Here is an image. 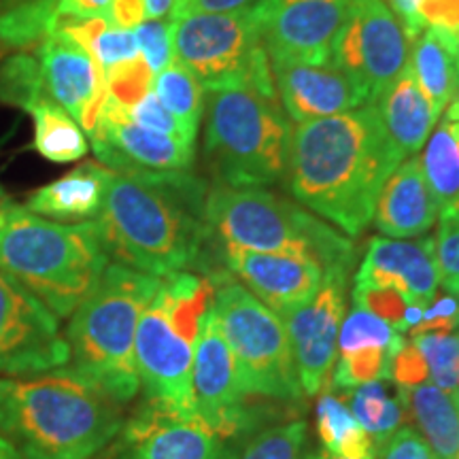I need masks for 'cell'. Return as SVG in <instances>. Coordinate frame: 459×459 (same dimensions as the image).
<instances>
[{
  "mask_svg": "<svg viewBox=\"0 0 459 459\" xmlns=\"http://www.w3.org/2000/svg\"><path fill=\"white\" fill-rule=\"evenodd\" d=\"M402 160L370 102L298 124L283 181L298 203L355 238L368 228L381 187Z\"/></svg>",
  "mask_w": 459,
  "mask_h": 459,
  "instance_id": "6da1fadb",
  "label": "cell"
},
{
  "mask_svg": "<svg viewBox=\"0 0 459 459\" xmlns=\"http://www.w3.org/2000/svg\"><path fill=\"white\" fill-rule=\"evenodd\" d=\"M206 196L192 172H113L94 220L108 257L158 279L187 271L211 238Z\"/></svg>",
  "mask_w": 459,
  "mask_h": 459,
  "instance_id": "7a4b0ae2",
  "label": "cell"
},
{
  "mask_svg": "<svg viewBox=\"0 0 459 459\" xmlns=\"http://www.w3.org/2000/svg\"><path fill=\"white\" fill-rule=\"evenodd\" d=\"M124 421V406L71 366L0 377V438L22 459H94Z\"/></svg>",
  "mask_w": 459,
  "mask_h": 459,
  "instance_id": "3957f363",
  "label": "cell"
},
{
  "mask_svg": "<svg viewBox=\"0 0 459 459\" xmlns=\"http://www.w3.org/2000/svg\"><path fill=\"white\" fill-rule=\"evenodd\" d=\"M96 221L62 223L17 204L0 186V273L68 319L108 266Z\"/></svg>",
  "mask_w": 459,
  "mask_h": 459,
  "instance_id": "277c9868",
  "label": "cell"
},
{
  "mask_svg": "<svg viewBox=\"0 0 459 459\" xmlns=\"http://www.w3.org/2000/svg\"><path fill=\"white\" fill-rule=\"evenodd\" d=\"M158 277L108 262L99 285L68 317L66 366L124 409L141 392L134 361L136 328L160 287Z\"/></svg>",
  "mask_w": 459,
  "mask_h": 459,
  "instance_id": "5b68a950",
  "label": "cell"
},
{
  "mask_svg": "<svg viewBox=\"0 0 459 459\" xmlns=\"http://www.w3.org/2000/svg\"><path fill=\"white\" fill-rule=\"evenodd\" d=\"M213 300L215 283L209 274L172 273L160 281L136 328L134 361L145 402L186 421H198L192 392L194 349Z\"/></svg>",
  "mask_w": 459,
  "mask_h": 459,
  "instance_id": "8992f818",
  "label": "cell"
},
{
  "mask_svg": "<svg viewBox=\"0 0 459 459\" xmlns=\"http://www.w3.org/2000/svg\"><path fill=\"white\" fill-rule=\"evenodd\" d=\"M209 234L223 245L273 254H298L317 260L324 273L351 268L355 247L341 232L290 200L262 187L217 183L206 196Z\"/></svg>",
  "mask_w": 459,
  "mask_h": 459,
  "instance_id": "52a82bcc",
  "label": "cell"
},
{
  "mask_svg": "<svg viewBox=\"0 0 459 459\" xmlns=\"http://www.w3.org/2000/svg\"><path fill=\"white\" fill-rule=\"evenodd\" d=\"M291 134L279 100L254 90L211 91L204 158L220 186L266 187L283 179Z\"/></svg>",
  "mask_w": 459,
  "mask_h": 459,
  "instance_id": "ba28073f",
  "label": "cell"
},
{
  "mask_svg": "<svg viewBox=\"0 0 459 459\" xmlns=\"http://www.w3.org/2000/svg\"><path fill=\"white\" fill-rule=\"evenodd\" d=\"M170 24L172 57L196 74L204 90H254L277 100L254 4L230 13H194Z\"/></svg>",
  "mask_w": 459,
  "mask_h": 459,
  "instance_id": "9c48e42d",
  "label": "cell"
},
{
  "mask_svg": "<svg viewBox=\"0 0 459 459\" xmlns=\"http://www.w3.org/2000/svg\"><path fill=\"white\" fill-rule=\"evenodd\" d=\"M215 283L213 308L234 355L245 394L273 400H298L294 349L283 319L262 304L232 274L211 273Z\"/></svg>",
  "mask_w": 459,
  "mask_h": 459,
  "instance_id": "30bf717a",
  "label": "cell"
},
{
  "mask_svg": "<svg viewBox=\"0 0 459 459\" xmlns=\"http://www.w3.org/2000/svg\"><path fill=\"white\" fill-rule=\"evenodd\" d=\"M411 41L385 0H351L332 45L330 65L364 85L370 102L409 65Z\"/></svg>",
  "mask_w": 459,
  "mask_h": 459,
  "instance_id": "8fae6325",
  "label": "cell"
},
{
  "mask_svg": "<svg viewBox=\"0 0 459 459\" xmlns=\"http://www.w3.org/2000/svg\"><path fill=\"white\" fill-rule=\"evenodd\" d=\"M68 359L56 315L0 273V375H39Z\"/></svg>",
  "mask_w": 459,
  "mask_h": 459,
  "instance_id": "7c38bea8",
  "label": "cell"
},
{
  "mask_svg": "<svg viewBox=\"0 0 459 459\" xmlns=\"http://www.w3.org/2000/svg\"><path fill=\"white\" fill-rule=\"evenodd\" d=\"M194 411L198 421L220 434L221 438H237L254 428L245 392L240 385L234 355L220 328L215 308L211 307L200 324L192 366Z\"/></svg>",
  "mask_w": 459,
  "mask_h": 459,
  "instance_id": "4fadbf2b",
  "label": "cell"
},
{
  "mask_svg": "<svg viewBox=\"0 0 459 459\" xmlns=\"http://www.w3.org/2000/svg\"><path fill=\"white\" fill-rule=\"evenodd\" d=\"M351 0H257L254 13L268 57L330 65Z\"/></svg>",
  "mask_w": 459,
  "mask_h": 459,
  "instance_id": "5bb4252c",
  "label": "cell"
},
{
  "mask_svg": "<svg viewBox=\"0 0 459 459\" xmlns=\"http://www.w3.org/2000/svg\"><path fill=\"white\" fill-rule=\"evenodd\" d=\"M94 459H238V453L203 423L143 402Z\"/></svg>",
  "mask_w": 459,
  "mask_h": 459,
  "instance_id": "9a60e30c",
  "label": "cell"
},
{
  "mask_svg": "<svg viewBox=\"0 0 459 459\" xmlns=\"http://www.w3.org/2000/svg\"><path fill=\"white\" fill-rule=\"evenodd\" d=\"M90 141L99 162L117 175L189 172L194 166L192 143L143 128L132 122L128 108L108 96Z\"/></svg>",
  "mask_w": 459,
  "mask_h": 459,
  "instance_id": "2e32d148",
  "label": "cell"
},
{
  "mask_svg": "<svg viewBox=\"0 0 459 459\" xmlns=\"http://www.w3.org/2000/svg\"><path fill=\"white\" fill-rule=\"evenodd\" d=\"M349 271L351 268L325 271L313 300L307 307L281 317L294 349L298 381L304 395L319 394L334 366Z\"/></svg>",
  "mask_w": 459,
  "mask_h": 459,
  "instance_id": "e0dca14e",
  "label": "cell"
},
{
  "mask_svg": "<svg viewBox=\"0 0 459 459\" xmlns=\"http://www.w3.org/2000/svg\"><path fill=\"white\" fill-rule=\"evenodd\" d=\"M223 262L232 277L279 317L307 307L324 281V266L298 254H273L223 245Z\"/></svg>",
  "mask_w": 459,
  "mask_h": 459,
  "instance_id": "ac0fdd59",
  "label": "cell"
},
{
  "mask_svg": "<svg viewBox=\"0 0 459 459\" xmlns=\"http://www.w3.org/2000/svg\"><path fill=\"white\" fill-rule=\"evenodd\" d=\"M34 56L41 65L49 99L90 134L107 100V79L99 62L88 49L57 30H51Z\"/></svg>",
  "mask_w": 459,
  "mask_h": 459,
  "instance_id": "d6986e66",
  "label": "cell"
},
{
  "mask_svg": "<svg viewBox=\"0 0 459 459\" xmlns=\"http://www.w3.org/2000/svg\"><path fill=\"white\" fill-rule=\"evenodd\" d=\"M271 68L287 119H294L296 124L370 105L364 85L334 65H308L273 57Z\"/></svg>",
  "mask_w": 459,
  "mask_h": 459,
  "instance_id": "ffe728a7",
  "label": "cell"
},
{
  "mask_svg": "<svg viewBox=\"0 0 459 459\" xmlns=\"http://www.w3.org/2000/svg\"><path fill=\"white\" fill-rule=\"evenodd\" d=\"M355 285L398 291L409 304L426 308L440 285L434 240L372 238L355 274Z\"/></svg>",
  "mask_w": 459,
  "mask_h": 459,
  "instance_id": "44dd1931",
  "label": "cell"
},
{
  "mask_svg": "<svg viewBox=\"0 0 459 459\" xmlns=\"http://www.w3.org/2000/svg\"><path fill=\"white\" fill-rule=\"evenodd\" d=\"M438 215L440 206L423 177L419 156H411L381 187L372 221L385 237L415 238L429 232Z\"/></svg>",
  "mask_w": 459,
  "mask_h": 459,
  "instance_id": "7402d4cb",
  "label": "cell"
},
{
  "mask_svg": "<svg viewBox=\"0 0 459 459\" xmlns=\"http://www.w3.org/2000/svg\"><path fill=\"white\" fill-rule=\"evenodd\" d=\"M113 170L99 162H83L60 179L39 187L26 200V209L54 221H94L105 204Z\"/></svg>",
  "mask_w": 459,
  "mask_h": 459,
  "instance_id": "603a6c76",
  "label": "cell"
},
{
  "mask_svg": "<svg viewBox=\"0 0 459 459\" xmlns=\"http://www.w3.org/2000/svg\"><path fill=\"white\" fill-rule=\"evenodd\" d=\"M377 107L389 139L402 158L417 156L426 145L436 119L440 117L423 90L419 88L411 65L372 102Z\"/></svg>",
  "mask_w": 459,
  "mask_h": 459,
  "instance_id": "cb8c5ba5",
  "label": "cell"
},
{
  "mask_svg": "<svg viewBox=\"0 0 459 459\" xmlns=\"http://www.w3.org/2000/svg\"><path fill=\"white\" fill-rule=\"evenodd\" d=\"M398 400L436 459H459V412L451 394L426 381L398 387Z\"/></svg>",
  "mask_w": 459,
  "mask_h": 459,
  "instance_id": "d4e9b609",
  "label": "cell"
},
{
  "mask_svg": "<svg viewBox=\"0 0 459 459\" xmlns=\"http://www.w3.org/2000/svg\"><path fill=\"white\" fill-rule=\"evenodd\" d=\"M409 65L419 88L432 102L436 113H443L459 90V60L455 34L443 28L426 26L411 41Z\"/></svg>",
  "mask_w": 459,
  "mask_h": 459,
  "instance_id": "484cf974",
  "label": "cell"
},
{
  "mask_svg": "<svg viewBox=\"0 0 459 459\" xmlns=\"http://www.w3.org/2000/svg\"><path fill=\"white\" fill-rule=\"evenodd\" d=\"M57 22V0H0V57L30 51Z\"/></svg>",
  "mask_w": 459,
  "mask_h": 459,
  "instance_id": "4316f807",
  "label": "cell"
},
{
  "mask_svg": "<svg viewBox=\"0 0 459 459\" xmlns=\"http://www.w3.org/2000/svg\"><path fill=\"white\" fill-rule=\"evenodd\" d=\"M28 115L34 122L32 145L39 156L56 164H68L90 152L88 134L82 126L51 99L39 102Z\"/></svg>",
  "mask_w": 459,
  "mask_h": 459,
  "instance_id": "83f0119b",
  "label": "cell"
},
{
  "mask_svg": "<svg viewBox=\"0 0 459 459\" xmlns=\"http://www.w3.org/2000/svg\"><path fill=\"white\" fill-rule=\"evenodd\" d=\"M317 434L324 451L344 459H377L370 434L359 426L351 409L334 394L325 392L317 402Z\"/></svg>",
  "mask_w": 459,
  "mask_h": 459,
  "instance_id": "f1b7e54d",
  "label": "cell"
},
{
  "mask_svg": "<svg viewBox=\"0 0 459 459\" xmlns=\"http://www.w3.org/2000/svg\"><path fill=\"white\" fill-rule=\"evenodd\" d=\"M419 156L423 177L440 211L459 198V122L445 115Z\"/></svg>",
  "mask_w": 459,
  "mask_h": 459,
  "instance_id": "f546056e",
  "label": "cell"
},
{
  "mask_svg": "<svg viewBox=\"0 0 459 459\" xmlns=\"http://www.w3.org/2000/svg\"><path fill=\"white\" fill-rule=\"evenodd\" d=\"M152 90L179 122L187 139L196 143L200 119L204 115V88L196 74L172 60L162 73L153 77Z\"/></svg>",
  "mask_w": 459,
  "mask_h": 459,
  "instance_id": "4dcf8cb0",
  "label": "cell"
},
{
  "mask_svg": "<svg viewBox=\"0 0 459 459\" xmlns=\"http://www.w3.org/2000/svg\"><path fill=\"white\" fill-rule=\"evenodd\" d=\"M349 409H351L353 417L358 419L359 426L370 434L372 443L377 446V453L398 432L402 423L406 421L400 400L389 395L385 383L381 378L355 387Z\"/></svg>",
  "mask_w": 459,
  "mask_h": 459,
  "instance_id": "1f68e13d",
  "label": "cell"
},
{
  "mask_svg": "<svg viewBox=\"0 0 459 459\" xmlns=\"http://www.w3.org/2000/svg\"><path fill=\"white\" fill-rule=\"evenodd\" d=\"M41 65L32 51H17L0 62V105L17 107L30 113L39 102L48 100Z\"/></svg>",
  "mask_w": 459,
  "mask_h": 459,
  "instance_id": "d6a6232c",
  "label": "cell"
},
{
  "mask_svg": "<svg viewBox=\"0 0 459 459\" xmlns=\"http://www.w3.org/2000/svg\"><path fill=\"white\" fill-rule=\"evenodd\" d=\"M402 342H404V338L392 324L353 304L351 313L347 315V319H342L341 330H338L336 351L338 355H344L366 347H383L398 351Z\"/></svg>",
  "mask_w": 459,
  "mask_h": 459,
  "instance_id": "836d02e7",
  "label": "cell"
},
{
  "mask_svg": "<svg viewBox=\"0 0 459 459\" xmlns=\"http://www.w3.org/2000/svg\"><path fill=\"white\" fill-rule=\"evenodd\" d=\"M426 361L428 377L436 387L451 394L459 389V334H415L411 336Z\"/></svg>",
  "mask_w": 459,
  "mask_h": 459,
  "instance_id": "e575fe53",
  "label": "cell"
},
{
  "mask_svg": "<svg viewBox=\"0 0 459 459\" xmlns=\"http://www.w3.org/2000/svg\"><path fill=\"white\" fill-rule=\"evenodd\" d=\"M308 426L302 419L264 429L247 445L238 459H304Z\"/></svg>",
  "mask_w": 459,
  "mask_h": 459,
  "instance_id": "d590c367",
  "label": "cell"
},
{
  "mask_svg": "<svg viewBox=\"0 0 459 459\" xmlns=\"http://www.w3.org/2000/svg\"><path fill=\"white\" fill-rule=\"evenodd\" d=\"M395 351L383 347H366L359 351L338 355L332 385L338 389H353L368 381L389 378Z\"/></svg>",
  "mask_w": 459,
  "mask_h": 459,
  "instance_id": "8d00e7d4",
  "label": "cell"
},
{
  "mask_svg": "<svg viewBox=\"0 0 459 459\" xmlns=\"http://www.w3.org/2000/svg\"><path fill=\"white\" fill-rule=\"evenodd\" d=\"M107 96L119 105L130 108L136 100L143 99L153 83V73L149 71L145 60L139 56L136 60L105 73Z\"/></svg>",
  "mask_w": 459,
  "mask_h": 459,
  "instance_id": "74e56055",
  "label": "cell"
},
{
  "mask_svg": "<svg viewBox=\"0 0 459 459\" xmlns=\"http://www.w3.org/2000/svg\"><path fill=\"white\" fill-rule=\"evenodd\" d=\"M132 30H134L136 43H139L141 57L156 77L175 60L172 57V24L164 20H147Z\"/></svg>",
  "mask_w": 459,
  "mask_h": 459,
  "instance_id": "f35d334b",
  "label": "cell"
},
{
  "mask_svg": "<svg viewBox=\"0 0 459 459\" xmlns=\"http://www.w3.org/2000/svg\"><path fill=\"white\" fill-rule=\"evenodd\" d=\"M128 115H130L132 122L143 126V128L160 132V134H166V136H175V139H181L186 143H192L186 136V132H183L179 122H177L169 108L160 102V99L153 90H149L143 99L136 100L134 105L128 108Z\"/></svg>",
  "mask_w": 459,
  "mask_h": 459,
  "instance_id": "ab89813d",
  "label": "cell"
},
{
  "mask_svg": "<svg viewBox=\"0 0 459 459\" xmlns=\"http://www.w3.org/2000/svg\"><path fill=\"white\" fill-rule=\"evenodd\" d=\"M434 240V260L440 274V285L459 281V223L440 221Z\"/></svg>",
  "mask_w": 459,
  "mask_h": 459,
  "instance_id": "60d3db41",
  "label": "cell"
},
{
  "mask_svg": "<svg viewBox=\"0 0 459 459\" xmlns=\"http://www.w3.org/2000/svg\"><path fill=\"white\" fill-rule=\"evenodd\" d=\"M459 330V302L455 296L445 294L434 298L423 311V319L417 328L411 330L415 334H453Z\"/></svg>",
  "mask_w": 459,
  "mask_h": 459,
  "instance_id": "b9f144b4",
  "label": "cell"
},
{
  "mask_svg": "<svg viewBox=\"0 0 459 459\" xmlns=\"http://www.w3.org/2000/svg\"><path fill=\"white\" fill-rule=\"evenodd\" d=\"M389 378H392L398 387L419 385V383H426L429 378L426 361H423L421 353L417 351V347L411 341L402 342V347L395 351Z\"/></svg>",
  "mask_w": 459,
  "mask_h": 459,
  "instance_id": "7bdbcfd3",
  "label": "cell"
},
{
  "mask_svg": "<svg viewBox=\"0 0 459 459\" xmlns=\"http://www.w3.org/2000/svg\"><path fill=\"white\" fill-rule=\"evenodd\" d=\"M378 453L381 459H436L426 438L412 428H400Z\"/></svg>",
  "mask_w": 459,
  "mask_h": 459,
  "instance_id": "ee69618b",
  "label": "cell"
},
{
  "mask_svg": "<svg viewBox=\"0 0 459 459\" xmlns=\"http://www.w3.org/2000/svg\"><path fill=\"white\" fill-rule=\"evenodd\" d=\"M419 20L423 26L443 28L455 34L459 30V0H421Z\"/></svg>",
  "mask_w": 459,
  "mask_h": 459,
  "instance_id": "f6af8a7d",
  "label": "cell"
},
{
  "mask_svg": "<svg viewBox=\"0 0 459 459\" xmlns=\"http://www.w3.org/2000/svg\"><path fill=\"white\" fill-rule=\"evenodd\" d=\"M254 3L255 0H177L170 22L194 13H230V11L251 7Z\"/></svg>",
  "mask_w": 459,
  "mask_h": 459,
  "instance_id": "bcb514c9",
  "label": "cell"
},
{
  "mask_svg": "<svg viewBox=\"0 0 459 459\" xmlns=\"http://www.w3.org/2000/svg\"><path fill=\"white\" fill-rule=\"evenodd\" d=\"M113 0H57V15L79 20H107Z\"/></svg>",
  "mask_w": 459,
  "mask_h": 459,
  "instance_id": "7dc6e473",
  "label": "cell"
},
{
  "mask_svg": "<svg viewBox=\"0 0 459 459\" xmlns=\"http://www.w3.org/2000/svg\"><path fill=\"white\" fill-rule=\"evenodd\" d=\"M145 22V0H113L108 24L132 30Z\"/></svg>",
  "mask_w": 459,
  "mask_h": 459,
  "instance_id": "c3c4849f",
  "label": "cell"
},
{
  "mask_svg": "<svg viewBox=\"0 0 459 459\" xmlns=\"http://www.w3.org/2000/svg\"><path fill=\"white\" fill-rule=\"evenodd\" d=\"M419 4H421V0H392L394 15L400 17V24L404 28L409 41H412L426 28L419 20Z\"/></svg>",
  "mask_w": 459,
  "mask_h": 459,
  "instance_id": "681fc988",
  "label": "cell"
},
{
  "mask_svg": "<svg viewBox=\"0 0 459 459\" xmlns=\"http://www.w3.org/2000/svg\"><path fill=\"white\" fill-rule=\"evenodd\" d=\"M177 0H145V20H164L170 17Z\"/></svg>",
  "mask_w": 459,
  "mask_h": 459,
  "instance_id": "f907efd6",
  "label": "cell"
},
{
  "mask_svg": "<svg viewBox=\"0 0 459 459\" xmlns=\"http://www.w3.org/2000/svg\"><path fill=\"white\" fill-rule=\"evenodd\" d=\"M440 221L459 223V198L455 200V203H451L449 206H445V209L440 211Z\"/></svg>",
  "mask_w": 459,
  "mask_h": 459,
  "instance_id": "816d5d0a",
  "label": "cell"
},
{
  "mask_svg": "<svg viewBox=\"0 0 459 459\" xmlns=\"http://www.w3.org/2000/svg\"><path fill=\"white\" fill-rule=\"evenodd\" d=\"M0 459H22L20 453H17L13 446H11L7 440L0 438Z\"/></svg>",
  "mask_w": 459,
  "mask_h": 459,
  "instance_id": "f5cc1de1",
  "label": "cell"
},
{
  "mask_svg": "<svg viewBox=\"0 0 459 459\" xmlns=\"http://www.w3.org/2000/svg\"><path fill=\"white\" fill-rule=\"evenodd\" d=\"M446 117L459 122V90H457V94L453 96V100L449 102V105H446Z\"/></svg>",
  "mask_w": 459,
  "mask_h": 459,
  "instance_id": "db71d44e",
  "label": "cell"
},
{
  "mask_svg": "<svg viewBox=\"0 0 459 459\" xmlns=\"http://www.w3.org/2000/svg\"><path fill=\"white\" fill-rule=\"evenodd\" d=\"M304 459H344V457H336L328 451H315V453H308V455Z\"/></svg>",
  "mask_w": 459,
  "mask_h": 459,
  "instance_id": "11a10c76",
  "label": "cell"
},
{
  "mask_svg": "<svg viewBox=\"0 0 459 459\" xmlns=\"http://www.w3.org/2000/svg\"><path fill=\"white\" fill-rule=\"evenodd\" d=\"M445 290L449 291L451 296H455V300L459 302V281H451V283H443Z\"/></svg>",
  "mask_w": 459,
  "mask_h": 459,
  "instance_id": "9f6ffc18",
  "label": "cell"
},
{
  "mask_svg": "<svg viewBox=\"0 0 459 459\" xmlns=\"http://www.w3.org/2000/svg\"><path fill=\"white\" fill-rule=\"evenodd\" d=\"M451 395H453V400H455V406H457V412H459V389H457V392H451Z\"/></svg>",
  "mask_w": 459,
  "mask_h": 459,
  "instance_id": "6f0895ef",
  "label": "cell"
},
{
  "mask_svg": "<svg viewBox=\"0 0 459 459\" xmlns=\"http://www.w3.org/2000/svg\"><path fill=\"white\" fill-rule=\"evenodd\" d=\"M455 54H457V60H459V30L455 32Z\"/></svg>",
  "mask_w": 459,
  "mask_h": 459,
  "instance_id": "680465c9",
  "label": "cell"
}]
</instances>
